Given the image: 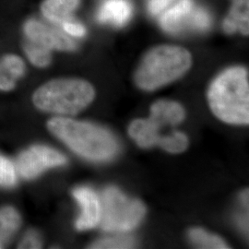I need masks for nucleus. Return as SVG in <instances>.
I'll return each instance as SVG.
<instances>
[{"instance_id":"1","label":"nucleus","mask_w":249,"mask_h":249,"mask_svg":"<svg viewBox=\"0 0 249 249\" xmlns=\"http://www.w3.org/2000/svg\"><path fill=\"white\" fill-rule=\"evenodd\" d=\"M47 128L72 151L88 160H111L119 151L116 137L97 124L56 116L48 121Z\"/></svg>"},{"instance_id":"2","label":"nucleus","mask_w":249,"mask_h":249,"mask_svg":"<svg viewBox=\"0 0 249 249\" xmlns=\"http://www.w3.org/2000/svg\"><path fill=\"white\" fill-rule=\"evenodd\" d=\"M208 102L214 116L225 123L249 124V71L231 67L219 74L208 89Z\"/></svg>"},{"instance_id":"3","label":"nucleus","mask_w":249,"mask_h":249,"mask_svg":"<svg viewBox=\"0 0 249 249\" xmlns=\"http://www.w3.org/2000/svg\"><path fill=\"white\" fill-rule=\"evenodd\" d=\"M192 66V55L184 47L162 45L143 56L134 80L140 89L151 91L178 80Z\"/></svg>"},{"instance_id":"4","label":"nucleus","mask_w":249,"mask_h":249,"mask_svg":"<svg viewBox=\"0 0 249 249\" xmlns=\"http://www.w3.org/2000/svg\"><path fill=\"white\" fill-rule=\"evenodd\" d=\"M95 89L87 80L56 79L36 89L33 101L38 109L59 116H74L89 106Z\"/></svg>"},{"instance_id":"5","label":"nucleus","mask_w":249,"mask_h":249,"mask_svg":"<svg viewBox=\"0 0 249 249\" xmlns=\"http://www.w3.org/2000/svg\"><path fill=\"white\" fill-rule=\"evenodd\" d=\"M145 213L142 201L125 196L116 187H107L102 195L100 223L105 231H130L142 222Z\"/></svg>"},{"instance_id":"6","label":"nucleus","mask_w":249,"mask_h":249,"mask_svg":"<svg viewBox=\"0 0 249 249\" xmlns=\"http://www.w3.org/2000/svg\"><path fill=\"white\" fill-rule=\"evenodd\" d=\"M130 138L141 148L148 149L159 146L170 153H181L187 150L188 139L187 135L180 131H173L164 137L157 133L149 118L136 119L128 127Z\"/></svg>"},{"instance_id":"7","label":"nucleus","mask_w":249,"mask_h":249,"mask_svg":"<svg viewBox=\"0 0 249 249\" xmlns=\"http://www.w3.org/2000/svg\"><path fill=\"white\" fill-rule=\"evenodd\" d=\"M66 162L67 158L59 151L43 145H36L18 156L17 167L21 177L33 179L45 170L61 166Z\"/></svg>"},{"instance_id":"8","label":"nucleus","mask_w":249,"mask_h":249,"mask_svg":"<svg viewBox=\"0 0 249 249\" xmlns=\"http://www.w3.org/2000/svg\"><path fill=\"white\" fill-rule=\"evenodd\" d=\"M24 34L29 41L43 45L50 50L74 51L75 42L66 33L48 26L36 19H29L24 24Z\"/></svg>"},{"instance_id":"9","label":"nucleus","mask_w":249,"mask_h":249,"mask_svg":"<svg viewBox=\"0 0 249 249\" xmlns=\"http://www.w3.org/2000/svg\"><path fill=\"white\" fill-rule=\"evenodd\" d=\"M73 196L81 207V214L76 222L79 231H85L97 226L101 220V200L97 194L89 187H78Z\"/></svg>"},{"instance_id":"10","label":"nucleus","mask_w":249,"mask_h":249,"mask_svg":"<svg viewBox=\"0 0 249 249\" xmlns=\"http://www.w3.org/2000/svg\"><path fill=\"white\" fill-rule=\"evenodd\" d=\"M196 8L191 0H180L161 14L160 24L169 34H179L187 27L194 29V16Z\"/></svg>"},{"instance_id":"11","label":"nucleus","mask_w":249,"mask_h":249,"mask_svg":"<svg viewBox=\"0 0 249 249\" xmlns=\"http://www.w3.org/2000/svg\"><path fill=\"white\" fill-rule=\"evenodd\" d=\"M186 111L183 107L174 101L159 100L151 107V121L161 128L162 125H177L184 121Z\"/></svg>"},{"instance_id":"12","label":"nucleus","mask_w":249,"mask_h":249,"mask_svg":"<svg viewBox=\"0 0 249 249\" xmlns=\"http://www.w3.org/2000/svg\"><path fill=\"white\" fill-rule=\"evenodd\" d=\"M132 11L129 0H106L99 9L97 19L101 23L123 26L131 17Z\"/></svg>"},{"instance_id":"13","label":"nucleus","mask_w":249,"mask_h":249,"mask_svg":"<svg viewBox=\"0 0 249 249\" xmlns=\"http://www.w3.org/2000/svg\"><path fill=\"white\" fill-rule=\"evenodd\" d=\"M249 0H232L231 8L223 20V30L231 35L239 32L243 36L249 34Z\"/></svg>"},{"instance_id":"14","label":"nucleus","mask_w":249,"mask_h":249,"mask_svg":"<svg viewBox=\"0 0 249 249\" xmlns=\"http://www.w3.org/2000/svg\"><path fill=\"white\" fill-rule=\"evenodd\" d=\"M80 0H45L41 5V11L48 20L61 25L71 19L72 13L80 5Z\"/></svg>"},{"instance_id":"15","label":"nucleus","mask_w":249,"mask_h":249,"mask_svg":"<svg viewBox=\"0 0 249 249\" xmlns=\"http://www.w3.org/2000/svg\"><path fill=\"white\" fill-rule=\"evenodd\" d=\"M189 240L198 249H229L224 241L211 232L201 228H193L188 231Z\"/></svg>"},{"instance_id":"16","label":"nucleus","mask_w":249,"mask_h":249,"mask_svg":"<svg viewBox=\"0 0 249 249\" xmlns=\"http://www.w3.org/2000/svg\"><path fill=\"white\" fill-rule=\"evenodd\" d=\"M20 223V216L15 209L6 207L0 210V241L9 239L17 231Z\"/></svg>"},{"instance_id":"17","label":"nucleus","mask_w":249,"mask_h":249,"mask_svg":"<svg viewBox=\"0 0 249 249\" xmlns=\"http://www.w3.org/2000/svg\"><path fill=\"white\" fill-rule=\"evenodd\" d=\"M27 57L33 65L38 68H46L52 61L51 50L43 45L29 41L24 45Z\"/></svg>"},{"instance_id":"18","label":"nucleus","mask_w":249,"mask_h":249,"mask_svg":"<svg viewBox=\"0 0 249 249\" xmlns=\"http://www.w3.org/2000/svg\"><path fill=\"white\" fill-rule=\"evenodd\" d=\"M135 241L131 237H114L96 241L91 245V249H132Z\"/></svg>"},{"instance_id":"19","label":"nucleus","mask_w":249,"mask_h":249,"mask_svg":"<svg viewBox=\"0 0 249 249\" xmlns=\"http://www.w3.org/2000/svg\"><path fill=\"white\" fill-rule=\"evenodd\" d=\"M16 183V173L10 160L0 155V186L10 187Z\"/></svg>"},{"instance_id":"20","label":"nucleus","mask_w":249,"mask_h":249,"mask_svg":"<svg viewBox=\"0 0 249 249\" xmlns=\"http://www.w3.org/2000/svg\"><path fill=\"white\" fill-rule=\"evenodd\" d=\"M1 61L16 80L23 76L25 72V65L20 57L15 54H7L1 59Z\"/></svg>"},{"instance_id":"21","label":"nucleus","mask_w":249,"mask_h":249,"mask_svg":"<svg viewBox=\"0 0 249 249\" xmlns=\"http://www.w3.org/2000/svg\"><path fill=\"white\" fill-rule=\"evenodd\" d=\"M60 26L62 27L64 32L68 36H73V37H83L86 35V28L80 22L73 20L72 18L63 22Z\"/></svg>"},{"instance_id":"22","label":"nucleus","mask_w":249,"mask_h":249,"mask_svg":"<svg viewBox=\"0 0 249 249\" xmlns=\"http://www.w3.org/2000/svg\"><path fill=\"white\" fill-rule=\"evenodd\" d=\"M16 79L9 73L4 64L0 60V89L1 90H11L15 87Z\"/></svg>"},{"instance_id":"23","label":"nucleus","mask_w":249,"mask_h":249,"mask_svg":"<svg viewBox=\"0 0 249 249\" xmlns=\"http://www.w3.org/2000/svg\"><path fill=\"white\" fill-rule=\"evenodd\" d=\"M42 242L35 231H29L24 236L23 240L20 242L18 249H41Z\"/></svg>"},{"instance_id":"24","label":"nucleus","mask_w":249,"mask_h":249,"mask_svg":"<svg viewBox=\"0 0 249 249\" xmlns=\"http://www.w3.org/2000/svg\"><path fill=\"white\" fill-rule=\"evenodd\" d=\"M175 0H149L148 9L152 16L159 15L169 7Z\"/></svg>"},{"instance_id":"25","label":"nucleus","mask_w":249,"mask_h":249,"mask_svg":"<svg viewBox=\"0 0 249 249\" xmlns=\"http://www.w3.org/2000/svg\"><path fill=\"white\" fill-rule=\"evenodd\" d=\"M0 249H1V243H0Z\"/></svg>"}]
</instances>
